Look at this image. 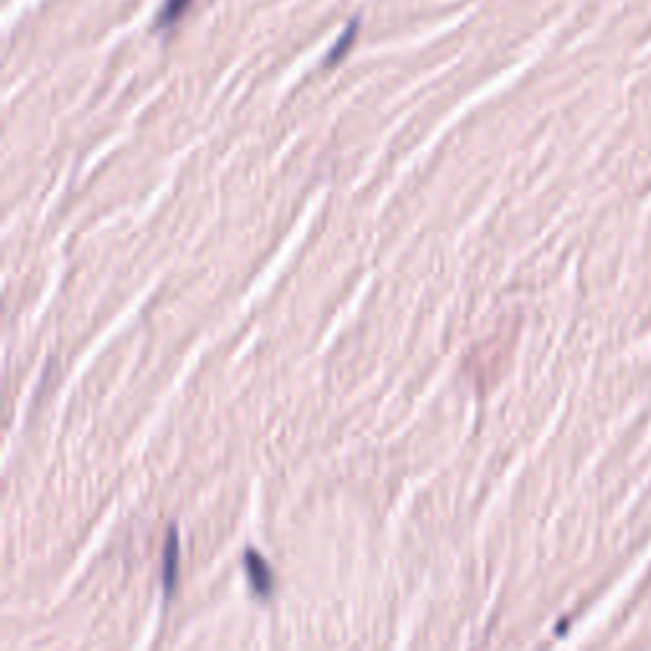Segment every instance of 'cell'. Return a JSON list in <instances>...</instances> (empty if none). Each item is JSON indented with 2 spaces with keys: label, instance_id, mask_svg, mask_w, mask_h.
Segmentation results:
<instances>
[{
  "label": "cell",
  "instance_id": "obj_1",
  "mask_svg": "<svg viewBox=\"0 0 651 651\" xmlns=\"http://www.w3.org/2000/svg\"><path fill=\"white\" fill-rule=\"evenodd\" d=\"M242 562H245V573L247 580H250L252 593L257 598H270V593H273V570H270L268 560L250 547V550H245Z\"/></svg>",
  "mask_w": 651,
  "mask_h": 651
},
{
  "label": "cell",
  "instance_id": "obj_3",
  "mask_svg": "<svg viewBox=\"0 0 651 651\" xmlns=\"http://www.w3.org/2000/svg\"><path fill=\"white\" fill-rule=\"evenodd\" d=\"M191 6V0H166L161 6V13L156 18L158 28H171L173 23L179 21L181 16L186 13V8Z\"/></svg>",
  "mask_w": 651,
  "mask_h": 651
},
{
  "label": "cell",
  "instance_id": "obj_4",
  "mask_svg": "<svg viewBox=\"0 0 651 651\" xmlns=\"http://www.w3.org/2000/svg\"><path fill=\"white\" fill-rule=\"evenodd\" d=\"M354 36H357V23H351V26L346 28L344 34H341V39L336 41L334 49H331V54L326 56V64H329V67H331V64L339 62L341 56L346 54V49H349V46H351V41H354Z\"/></svg>",
  "mask_w": 651,
  "mask_h": 651
},
{
  "label": "cell",
  "instance_id": "obj_2",
  "mask_svg": "<svg viewBox=\"0 0 651 651\" xmlns=\"http://www.w3.org/2000/svg\"><path fill=\"white\" fill-rule=\"evenodd\" d=\"M179 532L176 527L168 529L166 537V550H163V590H166V596H173V588H176V578H179Z\"/></svg>",
  "mask_w": 651,
  "mask_h": 651
}]
</instances>
